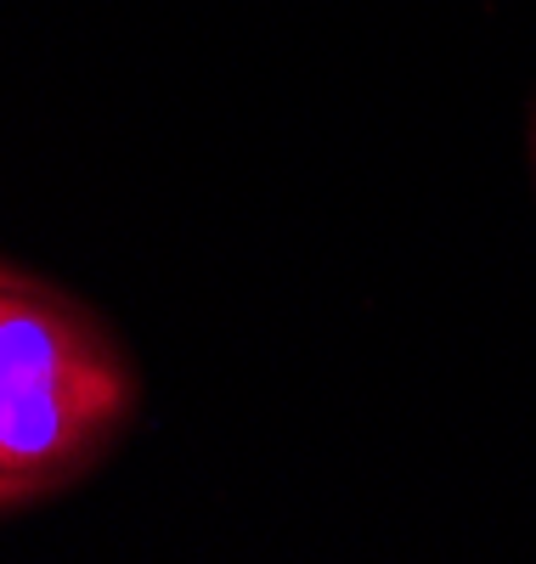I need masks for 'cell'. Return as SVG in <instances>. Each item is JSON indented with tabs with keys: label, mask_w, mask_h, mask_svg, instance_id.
<instances>
[{
	"label": "cell",
	"mask_w": 536,
	"mask_h": 564,
	"mask_svg": "<svg viewBox=\"0 0 536 564\" xmlns=\"http://www.w3.org/2000/svg\"><path fill=\"white\" fill-rule=\"evenodd\" d=\"M7 276H18V271H7V265H0V282H7ZM12 497H23V491H12V486H0V502H12Z\"/></svg>",
	"instance_id": "7a4b0ae2"
},
{
	"label": "cell",
	"mask_w": 536,
	"mask_h": 564,
	"mask_svg": "<svg viewBox=\"0 0 536 564\" xmlns=\"http://www.w3.org/2000/svg\"><path fill=\"white\" fill-rule=\"evenodd\" d=\"M130 412V372L74 300L0 282V486L34 491L85 463Z\"/></svg>",
	"instance_id": "6da1fadb"
}]
</instances>
